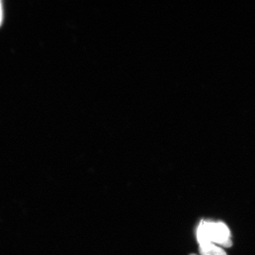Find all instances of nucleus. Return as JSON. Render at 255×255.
<instances>
[{
  "mask_svg": "<svg viewBox=\"0 0 255 255\" xmlns=\"http://www.w3.org/2000/svg\"><path fill=\"white\" fill-rule=\"evenodd\" d=\"M199 251L202 255H228L221 248L213 243L200 244Z\"/></svg>",
  "mask_w": 255,
  "mask_h": 255,
  "instance_id": "2",
  "label": "nucleus"
},
{
  "mask_svg": "<svg viewBox=\"0 0 255 255\" xmlns=\"http://www.w3.org/2000/svg\"><path fill=\"white\" fill-rule=\"evenodd\" d=\"M190 255H195V254H191Z\"/></svg>",
  "mask_w": 255,
  "mask_h": 255,
  "instance_id": "4",
  "label": "nucleus"
},
{
  "mask_svg": "<svg viewBox=\"0 0 255 255\" xmlns=\"http://www.w3.org/2000/svg\"><path fill=\"white\" fill-rule=\"evenodd\" d=\"M231 235L224 223L203 222L197 231V238L200 244L216 243L221 246L232 247Z\"/></svg>",
  "mask_w": 255,
  "mask_h": 255,
  "instance_id": "1",
  "label": "nucleus"
},
{
  "mask_svg": "<svg viewBox=\"0 0 255 255\" xmlns=\"http://www.w3.org/2000/svg\"><path fill=\"white\" fill-rule=\"evenodd\" d=\"M2 19V4H1V1H0V24H1Z\"/></svg>",
  "mask_w": 255,
  "mask_h": 255,
  "instance_id": "3",
  "label": "nucleus"
}]
</instances>
